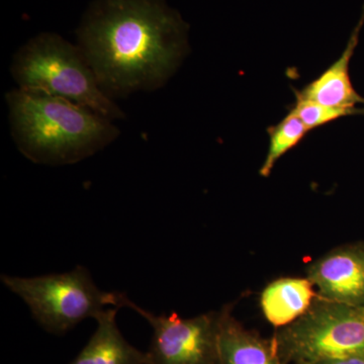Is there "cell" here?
<instances>
[{
	"instance_id": "6da1fadb",
	"label": "cell",
	"mask_w": 364,
	"mask_h": 364,
	"mask_svg": "<svg viewBox=\"0 0 364 364\" xmlns=\"http://www.w3.org/2000/svg\"><path fill=\"white\" fill-rule=\"evenodd\" d=\"M79 45L109 98L159 90L188 52L186 26L162 0H100L78 31Z\"/></svg>"
},
{
	"instance_id": "5bb4252c",
	"label": "cell",
	"mask_w": 364,
	"mask_h": 364,
	"mask_svg": "<svg viewBox=\"0 0 364 364\" xmlns=\"http://www.w3.org/2000/svg\"><path fill=\"white\" fill-rule=\"evenodd\" d=\"M318 364H364V358L353 356V358L335 359V360L325 361Z\"/></svg>"
},
{
	"instance_id": "277c9868",
	"label": "cell",
	"mask_w": 364,
	"mask_h": 364,
	"mask_svg": "<svg viewBox=\"0 0 364 364\" xmlns=\"http://www.w3.org/2000/svg\"><path fill=\"white\" fill-rule=\"evenodd\" d=\"M1 282L25 301L43 329L55 335L65 334L85 318L97 320L109 308H121L124 294L98 289L90 270L80 265L35 277L4 274Z\"/></svg>"
},
{
	"instance_id": "4fadbf2b",
	"label": "cell",
	"mask_w": 364,
	"mask_h": 364,
	"mask_svg": "<svg viewBox=\"0 0 364 364\" xmlns=\"http://www.w3.org/2000/svg\"><path fill=\"white\" fill-rule=\"evenodd\" d=\"M306 124L309 131L332 123L340 117L353 116L352 112L346 109H337V107H327V105L311 102L296 97V104L291 109Z\"/></svg>"
},
{
	"instance_id": "7c38bea8",
	"label": "cell",
	"mask_w": 364,
	"mask_h": 364,
	"mask_svg": "<svg viewBox=\"0 0 364 364\" xmlns=\"http://www.w3.org/2000/svg\"><path fill=\"white\" fill-rule=\"evenodd\" d=\"M269 148L267 156L260 168V176L267 177L275 163L299 145L305 138L309 129L294 112H289L277 126L269 128Z\"/></svg>"
},
{
	"instance_id": "5b68a950",
	"label": "cell",
	"mask_w": 364,
	"mask_h": 364,
	"mask_svg": "<svg viewBox=\"0 0 364 364\" xmlns=\"http://www.w3.org/2000/svg\"><path fill=\"white\" fill-rule=\"evenodd\" d=\"M273 340L284 364L364 358V308L315 299L308 312Z\"/></svg>"
},
{
	"instance_id": "7a4b0ae2",
	"label": "cell",
	"mask_w": 364,
	"mask_h": 364,
	"mask_svg": "<svg viewBox=\"0 0 364 364\" xmlns=\"http://www.w3.org/2000/svg\"><path fill=\"white\" fill-rule=\"evenodd\" d=\"M6 102L16 147L39 164L81 161L119 136L111 119L66 98L18 88Z\"/></svg>"
},
{
	"instance_id": "ba28073f",
	"label": "cell",
	"mask_w": 364,
	"mask_h": 364,
	"mask_svg": "<svg viewBox=\"0 0 364 364\" xmlns=\"http://www.w3.org/2000/svg\"><path fill=\"white\" fill-rule=\"evenodd\" d=\"M364 25V6L360 20L351 33L346 48L338 60L318 78L296 92V97L327 107L346 109L352 114H364V98L356 92L349 76V63L358 47L359 33Z\"/></svg>"
},
{
	"instance_id": "3957f363",
	"label": "cell",
	"mask_w": 364,
	"mask_h": 364,
	"mask_svg": "<svg viewBox=\"0 0 364 364\" xmlns=\"http://www.w3.org/2000/svg\"><path fill=\"white\" fill-rule=\"evenodd\" d=\"M11 75L21 90L66 98L114 121L124 112L98 85L80 48L42 33L14 54Z\"/></svg>"
},
{
	"instance_id": "9c48e42d",
	"label": "cell",
	"mask_w": 364,
	"mask_h": 364,
	"mask_svg": "<svg viewBox=\"0 0 364 364\" xmlns=\"http://www.w3.org/2000/svg\"><path fill=\"white\" fill-rule=\"evenodd\" d=\"M218 355L219 364H284L274 340L267 341L248 331L228 308L220 313Z\"/></svg>"
},
{
	"instance_id": "8992f818",
	"label": "cell",
	"mask_w": 364,
	"mask_h": 364,
	"mask_svg": "<svg viewBox=\"0 0 364 364\" xmlns=\"http://www.w3.org/2000/svg\"><path fill=\"white\" fill-rule=\"evenodd\" d=\"M121 308L135 311L153 329L149 364H219L218 331L220 313L184 318L176 313L155 315L124 294Z\"/></svg>"
},
{
	"instance_id": "8fae6325",
	"label": "cell",
	"mask_w": 364,
	"mask_h": 364,
	"mask_svg": "<svg viewBox=\"0 0 364 364\" xmlns=\"http://www.w3.org/2000/svg\"><path fill=\"white\" fill-rule=\"evenodd\" d=\"M314 284L309 279H280L265 287L261 308L270 324L287 327L308 312L315 301Z\"/></svg>"
},
{
	"instance_id": "52a82bcc",
	"label": "cell",
	"mask_w": 364,
	"mask_h": 364,
	"mask_svg": "<svg viewBox=\"0 0 364 364\" xmlns=\"http://www.w3.org/2000/svg\"><path fill=\"white\" fill-rule=\"evenodd\" d=\"M308 279L318 296L352 306L364 308V248L336 249L309 268Z\"/></svg>"
},
{
	"instance_id": "30bf717a",
	"label": "cell",
	"mask_w": 364,
	"mask_h": 364,
	"mask_svg": "<svg viewBox=\"0 0 364 364\" xmlns=\"http://www.w3.org/2000/svg\"><path fill=\"white\" fill-rule=\"evenodd\" d=\"M117 310L109 308L97 318V331L69 364H149L147 352L129 343L119 331Z\"/></svg>"
}]
</instances>
